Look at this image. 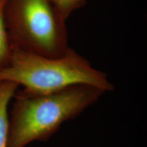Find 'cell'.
<instances>
[{"label":"cell","instance_id":"obj_1","mask_svg":"<svg viewBox=\"0 0 147 147\" xmlns=\"http://www.w3.org/2000/svg\"><path fill=\"white\" fill-rule=\"evenodd\" d=\"M105 93L93 86L77 84L47 94L15 93L9 129L8 147H25L46 141L62 124L76 118Z\"/></svg>","mask_w":147,"mask_h":147},{"label":"cell","instance_id":"obj_2","mask_svg":"<svg viewBox=\"0 0 147 147\" xmlns=\"http://www.w3.org/2000/svg\"><path fill=\"white\" fill-rule=\"evenodd\" d=\"M2 80L23 85L24 91L33 94H47L77 84L104 92L114 88L105 73L71 49L61 56L50 57L13 47L8 63L0 69Z\"/></svg>","mask_w":147,"mask_h":147},{"label":"cell","instance_id":"obj_3","mask_svg":"<svg viewBox=\"0 0 147 147\" xmlns=\"http://www.w3.org/2000/svg\"><path fill=\"white\" fill-rule=\"evenodd\" d=\"M5 20L13 47L50 57L69 49L65 20L50 0H8Z\"/></svg>","mask_w":147,"mask_h":147},{"label":"cell","instance_id":"obj_4","mask_svg":"<svg viewBox=\"0 0 147 147\" xmlns=\"http://www.w3.org/2000/svg\"><path fill=\"white\" fill-rule=\"evenodd\" d=\"M18 87V84L14 82L0 81V147H8L10 120L8 106Z\"/></svg>","mask_w":147,"mask_h":147},{"label":"cell","instance_id":"obj_5","mask_svg":"<svg viewBox=\"0 0 147 147\" xmlns=\"http://www.w3.org/2000/svg\"><path fill=\"white\" fill-rule=\"evenodd\" d=\"M7 1L8 0H0V69L8 63L13 49L5 20Z\"/></svg>","mask_w":147,"mask_h":147},{"label":"cell","instance_id":"obj_6","mask_svg":"<svg viewBox=\"0 0 147 147\" xmlns=\"http://www.w3.org/2000/svg\"><path fill=\"white\" fill-rule=\"evenodd\" d=\"M53 5L64 19L85 4L87 0H50Z\"/></svg>","mask_w":147,"mask_h":147}]
</instances>
